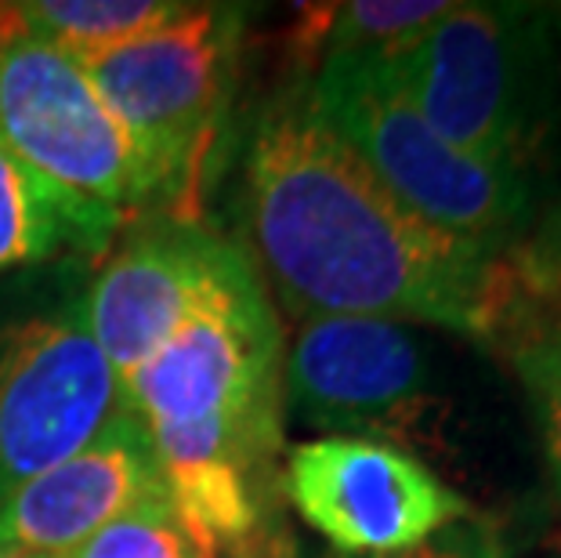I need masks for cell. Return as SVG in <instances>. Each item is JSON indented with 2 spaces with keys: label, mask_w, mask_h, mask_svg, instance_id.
Returning a JSON list of instances; mask_svg holds the SVG:
<instances>
[{
  "label": "cell",
  "mask_w": 561,
  "mask_h": 558,
  "mask_svg": "<svg viewBox=\"0 0 561 558\" xmlns=\"http://www.w3.org/2000/svg\"><path fill=\"white\" fill-rule=\"evenodd\" d=\"M62 558H203L167 497L130 508Z\"/></svg>",
  "instance_id": "2e32d148"
},
{
  "label": "cell",
  "mask_w": 561,
  "mask_h": 558,
  "mask_svg": "<svg viewBox=\"0 0 561 558\" xmlns=\"http://www.w3.org/2000/svg\"><path fill=\"white\" fill-rule=\"evenodd\" d=\"M453 8V0H352L308 8L305 41L319 62L330 55L399 58Z\"/></svg>",
  "instance_id": "9a60e30c"
},
{
  "label": "cell",
  "mask_w": 561,
  "mask_h": 558,
  "mask_svg": "<svg viewBox=\"0 0 561 558\" xmlns=\"http://www.w3.org/2000/svg\"><path fill=\"white\" fill-rule=\"evenodd\" d=\"M522 254L529 258L536 276L561 294V200L547 207V215L536 225L533 243H522Z\"/></svg>",
  "instance_id": "ac0fdd59"
},
{
  "label": "cell",
  "mask_w": 561,
  "mask_h": 558,
  "mask_svg": "<svg viewBox=\"0 0 561 558\" xmlns=\"http://www.w3.org/2000/svg\"><path fill=\"white\" fill-rule=\"evenodd\" d=\"M243 15L225 4H185L163 26L80 58L163 178L171 218H193L196 185L218 138Z\"/></svg>",
  "instance_id": "5b68a950"
},
{
  "label": "cell",
  "mask_w": 561,
  "mask_h": 558,
  "mask_svg": "<svg viewBox=\"0 0 561 558\" xmlns=\"http://www.w3.org/2000/svg\"><path fill=\"white\" fill-rule=\"evenodd\" d=\"M225 558H297V544L290 537V529H286L283 515L272 519L265 529H257L254 537L247 544H240L236 551H229Z\"/></svg>",
  "instance_id": "d6986e66"
},
{
  "label": "cell",
  "mask_w": 561,
  "mask_h": 558,
  "mask_svg": "<svg viewBox=\"0 0 561 558\" xmlns=\"http://www.w3.org/2000/svg\"><path fill=\"white\" fill-rule=\"evenodd\" d=\"M124 215L69 193L0 146V272L66 254L102 258Z\"/></svg>",
  "instance_id": "4fadbf2b"
},
{
  "label": "cell",
  "mask_w": 561,
  "mask_h": 558,
  "mask_svg": "<svg viewBox=\"0 0 561 558\" xmlns=\"http://www.w3.org/2000/svg\"><path fill=\"white\" fill-rule=\"evenodd\" d=\"M0 146L69 193L116 215H171L163 178L62 47L0 37Z\"/></svg>",
  "instance_id": "8992f818"
},
{
  "label": "cell",
  "mask_w": 561,
  "mask_h": 558,
  "mask_svg": "<svg viewBox=\"0 0 561 558\" xmlns=\"http://www.w3.org/2000/svg\"><path fill=\"white\" fill-rule=\"evenodd\" d=\"M152 497H167L157 449L124 407L73 457L0 493V548L66 555Z\"/></svg>",
  "instance_id": "8fae6325"
},
{
  "label": "cell",
  "mask_w": 561,
  "mask_h": 558,
  "mask_svg": "<svg viewBox=\"0 0 561 558\" xmlns=\"http://www.w3.org/2000/svg\"><path fill=\"white\" fill-rule=\"evenodd\" d=\"M308 102L366 171L432 229L489 254L522 247L533 218L529 171L485 163L442 138L402 91L388 58H322Z\"/></svg>",
  "instance_id": "3957f363"
},
{
  "label": "cell",
  "mask_w": 561,
  "mask_h": 558,
  "mask_svg": "<svg viewBox=\"0 0 561 558\" xmlns=\"http://www.w3.org/2000/svg\"><path fill=\"white\" fill-rule=\"evenodd\" d=\"M507 294L489 349L504 355L529 399L536 439L561 501V294L536 276L522 247L507 254Z\"/></svg>",
  "instance_id": "7c38bea8"
},
{
  "label": "cell",
  "mask_w": 561,
  "mask_h": 558,
  "mask_svg": "<svg viewBox=\"0 0 561 558\" xmlns=\"http://www.w3.org/2000/svg\"><path fill=\"white\" fill-rule=\"evenodd\" d=\"M178 0H19L8 4L15 30L88 58L121 47L182 15Z\"/></svg>",
  "instance_id": "5bb4252c"
},
{
  "label": "cell",
  "mask_w": 561,
  "mask_h": 558,
  "mask_svg": "<svg viewBox=\"0 0 561 558\" xmlns=\"http://www.w3.org/2000/svg\"><path fill=\"white\" fill-rule=\"evenodd\" d=\"M254 276L240 243H229L196 218L152 215L105 258L80 308L124 382L188 319Z\"/></svg>",
  "instance_id": "30bf717a"
},
{
  "label": "cell",
  "mask_w": 561,
  "mask_h": 558,
  "mask_svg": "<svg viewBox=\"0 0 561 558\" xmlns=\"http://www.w3.org/2000/svg\"><path fill=\"white\" fill-rule=\"evenodd\" d=\"M330 558H352V555H330ZM363 558H504V548H500V537L489 522L468 515L446 529H438L435 537L413 544V548L391 555H363Z\"/></svg>",
  "instance_id": "e0dca14e"
},
{
  "label": "cell",
  "mask_w": 561,
  "mask_h": 558,
  "mask_svg": "<svg viewBox=\"0 0 561 558\" xmlns=\"http://www.w3.org/2000/svg\"><path fill=\"white\" fill-rule=\"evenodd\" d=\"M551 11L460 0L388 66L446 141L485 163L529 171L536 141L554 121Z\"/></svg>",
  "instance_id": "277c9868"
},
{
  "label": "cell",
  "mask_w": 561,
  "mask_h": 558,
  "mask_svg": "<svg viewBox=\"0 0 561 558\" xmlns=\"http://www.w3.org/2000/svg\"><path fill=\"white\" fill-rule=\"evenodd\" d=\"M0 558H62V555H37V551H8V548H0Z\"/></svg>",
  "instance_id": "44dd1931"
},
{
  "label": "cell",
  "mask_w": 561,
  "mask_h": 558,
  "mask_svg": "<svg viewBox=\"0 0 561 558\" xmlns=\"http://www.w3.org/2000/svg\"><path fill=\"white\" fill-rule=\"evenodd\" d=\"M283 352L276 305L254 276L124 377L167 501L203 558H225L283 515Z\"/></svg>",
  "instance_id": "7a4b0ae2"
},
{
  "label": "cell",
  "mask_w": 561,
  "mask_h": 558,
  "mask_svg": "<svg viewBox=\"0 0 561 558\" xmlns=\"http://www.w3.org/2000/svg\"><path fill=\"white\" fill-rule=\"evenodd\" d=\"M247 258L294 319L369 316L489 344L507 254H489L405 210L316 116L308 88L265 102L240 152Z\"/></svg>",
  "instance_id": "6da1fadb"
},
{
  "label": "cell",
  "mask_w": 561,
  "mask_h": 558,
  "mask_svg": "<svg viewBox=\"0 0 561 558\" xmlns=\"http://www.w3.org/2000/svg\"><path fill=\"white\" fill-rule=\"evenodd\" d=\"M11 33V15H8V4H0V37Z\"/></svg>",
  "instance_id": "7402d4cb"
},
{
  "label": "cell",
  "mask_w": 561,
  "mask_h": 558,
  "mask_svg": "<svg viewBox=\"0 0 561 558\" xmlns=\"http://www.w3.org/2000/svg\"><path fill=\"white\" fill-rule=\"evenodd\" d=\"M551 116H561V8L551 11Z\"/></svg>",
  "instance_id": "ffe728a7"
},
{
  "label": "cell",
  "mask_w": 561,
  "mask_h": 558,
  "mask_svg": "<svg viewBox=\"0 0 561 558\" xmlns=\"http://www.w3.org/2000/svg\"><path fill=\"white\" fill-rule=\"evenodd\" d=\"M127 407L80 301L0 334V493L73 457Z\"/></svg>",
  "instance_id": "52a82bcc"
},
{
  "label": "cell",
  "mask_w": 561,
  "mask_h": 558,
  "mask_svg": "<svg viewBox=\"0 0 561 558\" xmlns=\"http://www.w3.org/2000/svg\"><path fill=\"white\" fill-rule=\"evenodd\" d=\"M283 501L333 555H391L468 519L471 504L421 457L377 439L319 435L283 457Z\"/></svg>",
  "instance_id": "9c48e42d"
},
{
  "label": "cell",
  "mask_w": 561,
  "mask_h": 558,
  "mask_svg": "<svg viewBox=\"0 0 561 558\" xmlns=\"http://www.w3.org/2000/svg\"><path fill=\"white\" fill-rule=\"evenodd\" d=\"M432 410V371L410 327L319 316L283 352V418L322 435L399 446Z\"/></svg>",
  "instance_id": "ba28073f"
}]
</instances>
